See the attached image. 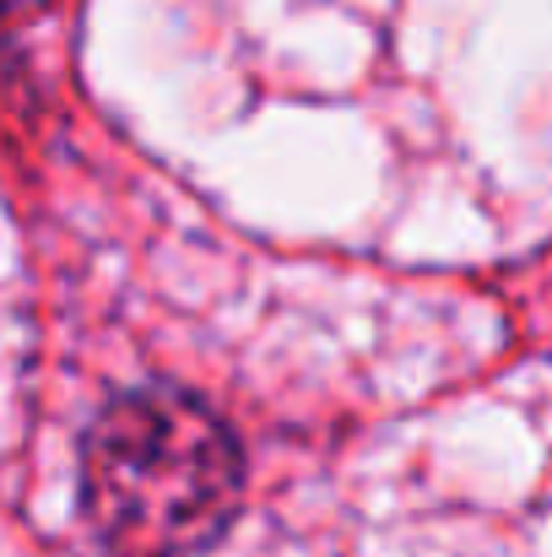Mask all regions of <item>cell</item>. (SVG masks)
Segmentation results:
<instances>
[{
    "instance_id": "obj_1",
    "label": "cell",
    "mask_w": 552,
    "mask_h": 557,
    "mask_svg": "<svg viewBox=\"0 0 552 557\" xmlns=\"http://www.w3.org/2000/svg\"><path fill=\"white\" fill-rule=\"evenodd\" d=\"M238 487L233 433L184 389H136L87 433V515L131 557H180L217 542Z\"/></svg>"
}]
</instances>
